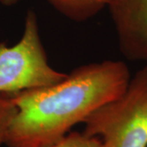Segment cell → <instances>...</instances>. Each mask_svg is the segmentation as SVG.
I'll return each mask as SVG.
<instances>
[{
    "label": "cell",
    "mask_w": 147,
    "mask_h": 147,
    "mask_svg": "<svg viewBox=\"0 0 147 147\" xmlns=\"http://www.w3.org/2000/svg\"><path fill=\"white\" fill-rule=\"evenodd\" d=\"M131 75L122 61L106 60L73 69L56 84L12 93L17 111L7 147H43L63 138L96 109L119 97Z\"/></svg>",
    "instance_id": "cell-1"
},
{
    "label": "cell",
    "mask_w": 147,
    "mask_h": 147,
    "mask_svg": "<svg viewBox=\"0 0 147 147\" xmlns=\"http://www.w3.org/2000/svg\"><path fill=\"white\" fill-rule=\"evenodd\" d=\"M85 134L102 147H147V64L132 75L119 97L101 105L84 122Z\"/></svg>",
    "instance_id": "cell-2"
},
{
    "label": "cell",
    "mask_w": 147,
    "mask_h": 147,
    "mask_svg": "<svg viewBox=\"0 0 147 147\" xmlns=\"http://www.w3.org/2000/svg\"><path fill=\"white\" fill-rule=\"evenodd\" d=\"M66 75L50 65L38 16L34 10H28L20 40L13 46L0 42V93L12 94L49 86Z\"/></svg>",
    "instance_id": "cell-3"
},
{
    "label": "cell",
    "mask_w": 147,
    "mask_h": 147,
    "mask_svg": "<svg viewBox=\"0 0 147 147\" xmlns=\"http://www.w3.org/2000/svg\"><path fill=\"white\" fill-rule=\"evenodd\" d=\"M107 8L123 57L147 63V0H109Z\"/></svg>",
    "instance_id": "cell-4"
},
{
    "label": "cell",
    "mask_w": 147,
    "mask_h": 147,
    "mask_svg": "<svg viewBox=\"0 0 147 147\" xmlns=\"http://www.w3.org/2000/svg\"><path fill=\"white\" fill-rule=\"evenodd\" d=\"M60 14L76 22L93 18L107 8L109 0H47Z\"/></svg>",
    "instance_id": "cell-5"
},
{
    "label": "cell",
    "mask_w": 147,
    "mask_h": 147,
    "mask_svg": "<svg viewBox=\"0 0 147 147\" xmlns=\"http://www.w3.org/2000/svg\"><path fill=\"white\" fill-rule=\"evenodd\" d=\"M16 111L11 95L0 93V147L5 144L7 131Z\"/></svg>",
    "instance_id": "cell-6"
},
{
    "label": "cell",
    "mask_w": 147,
    "mask_h": 147,
    "mask_svg": "<svg viewBox=\"0 0 147 147\" xmlns=\"http://www.w3.org/2000/svg\"><path fill=\"white\" fill-rule=\"evenodd\" d=\"M43 147H102L100 140L96 137H91L84 131L69 132L63 138L51 145Z\"/></svg>",
    "instance_id": "cell-7"
},
{
    "label": "cell",
    "mask_w": 147,
    "mask_h": 147,
    "mask_svg": "<svg viewBox=\"0 0 147 147\" xmlns=\"http://www.w3.org/2000/svg\"><path fill=\"white\" fill-rule=\"evenodd\" d=\"M20 0H0V3H2L3 5L7 6V7H10V6H13L16 4Z\"/></svg>",
    "instance_id": "cell-8"
}]
</instances>
